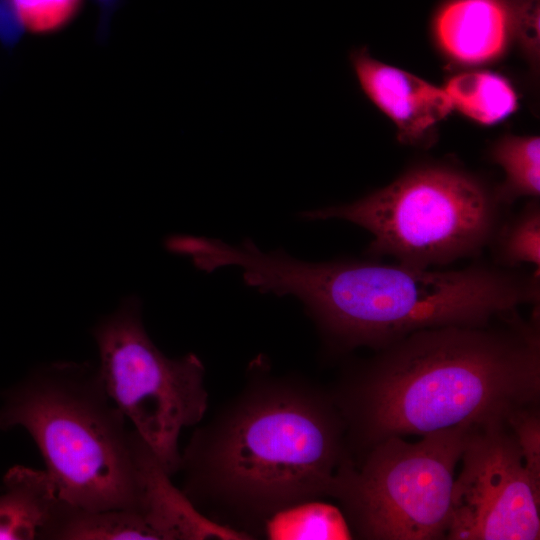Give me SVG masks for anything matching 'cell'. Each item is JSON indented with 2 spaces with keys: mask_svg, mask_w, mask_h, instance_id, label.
<instances>
[{
  "mask_svg": "<svg viewBox=\"0 0 540 540\" xmlns=\"http://www.w3.org/2000/svg\"><path fill=\"white\" fill-rule=\"evenodd\" d=\"M331 393L351 458L390 436L505 420L539 402L538 317L414 332L348 367Z\"/></svg>",
  "mask_w": 540,
  "mask_h": 540,
  "instance_id": "obj_1",
  "label": "cell"
},
{
  "mask_svg": "<svg viewBox=\"0 0 540 540\" xmlns=\"http://www.w3.org/2000/svg\"><path fill=\"white\" fill-rule=\"evenodd\" d=\"M252 363L242 390L198 427L181 454V488L212 521L254 539L275 513L330 497L350 458L331 392Z\"/></svg>",
  "mask_w": 540,
  "mask_h": 540,
  "instance_id": "obj_2",
  "label": "cell"
},
{
  "mask_svg": "<svg viewBox=\"0 0 540 540\" xmlns=\"http://www.w3.org/2000/svg\"><path fill=\"white\" fill-rule=\"evenodd\" d=\"M223 266H238L248 286L293 295L334 352L380 350L414 332L445 326H484L539 305V271L475 264L431 270L377 261L306 262L282 250L261 251L250 239L225 244Z\"/></svg>",
  "mask_w": 540,
  "mask_h": 540,
  "instance_id": "obj_3",
  "label": "cell"
},
{
  "mask_svg": "<svg viewBox=\"0 0 540 540\" xmlns=\"http://www.w3.org/2000/svg\"><path fill=\"white\" fill-rule=\"evenodd\" d=\"M4 397L0 428L27 430L65 502L88 512L139 511L165 538L178 488L146 441L126 425L97 367L47 364Z\"/></svg>",
  "mask_w": 540,
  "mask_h": 540,
  "instance_id": "obj_4",
  "label": "cell"
},
{
  "mask_svg": "<svg viewBox=\"0 0 540 540\" xmlns=\"http://www.w3.org/2000/svg\"><path fill=\"white\" fill-rule=\"evenodd\" d=\"M496 190L474 175L424 164L351 203L305 211L308 220L341 219L372 235L366 254L417 268L479 255L503 220Z\"/></svg>",
  "mask_w": 540,
  "mask_h": 540,
  "instance_id": "obj_5",
  "label": "cell"
},
{
  "mask_svg": "<svg viewBox=\"0 0 540 540\" xmlns=\"http://www.w3.org/2000/svg\"><path fill=\"white\" fill-rule=\"evenodd\" d=\"M472 427L427 434L415 443L390 436L350 457L330 497L340 503L357 538H446L455 469Z\"/></svg>",
  "mask_w": 540,
  "mask_h": 540,
  "instance_id": "obj_6",
  "label": "cell"
},
{
  "mask_svg": "<svg viewBox=\"0 0 540 540\" xmlns=\"http://www.w3.org/2000/svg\"><path fill=\"white\" fill-rule=\"evenodd\" d=\"M92 334L107 393L172 477L181 464V431L199 424L208 407L204 365L193 353L164 355L146 333L134 296L100 320Z\"/></svg>",
  "mask_w": 540,
  "mask_h": 540,
  "instance_id": "obj_7",
  "label": "cell"
},
{
  "mask_svg": "<svg viewBox=\"0 0 540 540\" xmlns=\"http://www.w3.org/2000/svg\"><path fill=\"white\" fill-rule=\"evenodd\" d=\"M460 461L446 539H539L540 479L506 419L472 427Z\"/></svg>",
  "mask_w": 540,
  "mask_h": 540,
  "instance_id": "obj_8",
  "label": "cell"
},
{
  "mask_svg": "<svg viewBox=\"0 0 540 540\" xmlns=\"http://www.w3.org/2000/svg\"><path fill=\"white\" fill-rule=\"evenodd\" d=\"M350 59L361 89L394 122L401 142L422 141L453 110L444 89L376 60L364 48Z\"/></svg>",
  "mask_w": 540,
  "mask_h": 540,
  "instance_id": "obj_9",
  "label": "cell"
},
{
  "mask_svg": "<svg viewBox=\"0 0 540 540\" xmlns=\"http://www.w3.org/2000/svg\"><path fill=\"white\" fill-rule=\"evenodd\" d=\"M441 50L453 61L476 65L499 58L513 37L509 0H447L433 24Z\"/></svg>",
  "mask_w": 540,
  "mask_h": 540,
  "instance_id": "obj_10",
  "label": "cell"
},
{
  "mask_svg": "<svg viewBox=\"0 0 540 540\" xmlns=\"http://www.w3.org/2000/svg\"><path fill=\"white\" fill-rule=\"evenodd\" d=\"M0 540L52 539L65 502L46 471L14 466L3 478Z\"/></svg>",
  "mask_w": 540,
  "mask_h": 540,
  "instance_id": "obj_11",
  "label": "cell"
},
{
  "mask_svg": "<svg viewBox=\"0 0 540 540\" xmlns=\"http://www.w3.org/2000/svg\"><path fill=\"white\" fill-rule=\"evenodd\" d=\"M444 91L453 109L485 125L498 123L517 108V96L502 76L487 71H471L450 78Z\"/></svg>",
  "mask_w": 540,
  "mask_h": 540,
  "instance_id": "obj_12",
  "label": "cell"
},
{
  "mask_svg": "<svg viewBox=\"0 0 540 540\" xmlns=\"http://www.w3.org/2000/svg\"><path fill=\"white\" fill-rule=\"evenodd\" d=\"M262 530L268 539L275 540L353 538L342 510L319 500L302 502L275 513Z\"/></svg>",
  "mask_w": 540,
  "mask_h": 540,
  "instance_id": "obj_13",
  "label": "cell"
},
{
  "mask_svg": "<svg viewBox=\"0 0 540 540\" xmlns=\"http://www.w3.org/2000/svg\"><path fill=\"white\" fill-rule=\"evenodd\" d=\"M491 157L506 175L496 189L501 204L509 206L524 196L540 194V139L538 136H506L492 148Z\"/></svg>",
  "mask_w": 540,
  "mask_h": 540,
  "instance_id": "obj_14",
  "label": "cell"
},
{
  "mask_svg": "<svg viewBox=\"0 0 540 540\" xmlns=\"http://www.w3.org/2000/svg\"><path fill=\"white\" fill-rule=\"evenodd\" d=\"M489 246L495 262L513 268L527 263L540 269V206L533 198L520 212L503 218Z\"/></svg>",
  "mask_w": 540,
  "mask_h": 540,
  "instance_id": "obj_15",
  "label": "cell"
},
{
  "mask_svg": "<svg viewBox=\"0 0 540 540\" xmlns=\"http://www.w3.org/2000/svg\"><path fill=\"white\" fill-rule=\"evenodd\" d=\"M26 32L37 36L57 34L70 26L85 0H11Z\"/></svg>",
  "mask_w": 540,
  "mask_h": 540,
  "instance_id": "obj_16",
  "label": "cell"
},
{
  "mask_svg": "<svg viewBox=\"0 0 540 540\" xmlns=\"http://www.w3.org/2000/svg\"><path fill=\"white\" fill-rule=\"evenodd\" d=\"M506 422L524 457L528 470L540 479V417L537 406L519 408L510 413Z\"/></svg>",
  "mask_w": 540,
  "mask_h": 540,
  "instance_id": "obj_17",
  "label": "cell"
},
{
  "mask_svg": "<svg viewBox=\"0 0 540 540\" xmlns=\"http://www.w3.org/2000/svg\"><path fill=\"white\" fill-rule=\"evenodd\" d=\"M513 17V37L534 61L539 58L540 0H509Z\"/></svg>",
  "mask_w": 540,
  "mask_h": 540,
  "instance_id": "obj_18",
  "label": "cell"
},
{
  "mask_svg": "<svg viewBox=\"0 0 540 540\" xmlns=\"http://www.w3.org/2000/svg\"><path fill=\"white\" fill-rule=\"evenodd\" d=\"M25 32L22 20L11 0H0V43L12 48Z\"/></svg>",
  "mask_w": 540,
  "mask_h": 540,
  "instance_id": "obj_19",
  "label": "cell"
},
{
  "mask_svg": "<svg viewBox=\"0 0 540 540\" xmlns=\"http://www.w3.org/2000/svg\"><path fill=\"white\" fill-rule=\"evenodd\" d=\"M99 11V35L105 36L112 15L122 4L123 0H93Z\"/></svg>",
  "mask_w": 540,
  "mask_h": 540,
  "instance_id": "obj_20",
  "label": "cell"
}]
</instances>
